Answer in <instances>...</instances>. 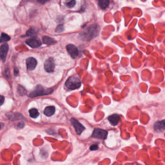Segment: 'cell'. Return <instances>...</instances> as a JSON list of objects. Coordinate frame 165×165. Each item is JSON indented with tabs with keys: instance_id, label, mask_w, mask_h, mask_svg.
Returning a JSON list of instances; mask_svg holds the SVG:
<instances>
[{
	"instance_id": "6da1fadb",
	"label": "cell",
	"mask_w": 165,
	"mask_h": 165,
	"mask_svg": "<svg viewBox=\"0 0 165 165\" xmlns=\"http://www.w3.org/2000/svg\"><path fill=\"white\" fill-rule=\"evenodd\" d=\"M100 27L96 24H92L80 34V38L83 40L89 41L98 36L100 32Z\"/></svg>"
},
{
	"instance_id": "7a4b0ae2",
	"label": "cell",
	"mask_w": 165,
	"mask_h": 165,
	"mask_svg": "<svg viewBox=\"0 0 165 165\" xmlns=\"http://www.w3.org/2000/svg\"><path fill=\"white\" fill-rule=\"evenodd\" d=\"M53 90L52 89H45L42 87V86H37L36 88L31 92L29 94V97H35L39 96H45L47 94H51L53 93Z\"/></svg>"
},
{
	"instance_id": "3957f363",
	"label": "cell",
	"mask_w": 165,
	"mask_h": 165,
	"mask_svg": "<svg viewBox=\"0 0 165 165\" xmlns=\"http://www.w3.org/2000/svg\"><path fill=\"white\" fill-rule=\"evenodd\" d=\"M65 84L68 89L74 90L80 87L81 82L79 78L72 76L67 80Z\"/></svg>"
},
{
	"instance_id": "277c9868",
	"label": "cell",
	"mask_w": 165,
	"mask_h": 165,
	"mask_svg": "<svg viewBox=\"0 0 165 165\" xmlns=\"http://www.w3.org/2000/svg\"><path fill=\"white\" fill-rule=\"evenodd\" d=\"M108 136V132L107 131L100 128H95L93 131L92 137L93 138L101 140H105Z\"/></svg>"
},
{
	"instance_id": "5b68a950",
	"label": "cell",
	"mask_w": 165,
	"mask_h": 165,
	"mask_svg": "<svg viewBox=\"0 0 165 165\" xmlns=\"http://www.w3.org/2000/svg\"><path fill=\"white\" fill-rule=\"evenodd\" d=\"M71 122L75 129V132L78 135H80L85 130V127L77 119L74 118H72Z\"/></svg>"
},
{
	"instance_id": "8992f818",
	"label": "cell",
	"mask_w": 165,
	"mask_h": 165,
	"mask_svg": "<svg viewBox=\"0 0 165 165\" xmlns=\"http://www.w3.org/2000/svg\"><path fill=\"white\" fill-rule=\"evenodd\" d=\"M44 69L47 72L51 73L54 71L55 68L54 61L52 58L47 59L44 62Z\"/></svg>"
},
{
	"instance_id": "52a82bcc",
	"label": "cell",
	"mask_w": 165,
	"mask_h": 165,
	"mask_svg": "<svg viewBox=\"0 0 165 165\" xmlns=\"http://www.w3.org/2000/svg\"><path fill=\"white\" fill-rule=\"evenodd\" d=\"M9 50L8 45L7 43H4V44L1 45L0 48V57L1 60L3 61V62H5L6 59V57H7V54Z\"/></svg>"
},
{
	"instance_id": "ba28073f",
	"label": "cell",
	"mask_w": 165,
	"mask_h": 165,
	"mask_svg": "<svg viewBox=\"0 0 165 165\" xmlns=\"http://www.w3.org/2000/svg\"><path fill=\"white\" fill-rule=\"evenodd\" d=\"M66 48L68 53L70 54L72 58L75 59L77 57L79 54V52L76 46L74 45L69 44L67 46Z\"/></svg>"
},
{
	"instance_id": "9c48e42d",
	"label": "cell",
	"mask_w": 165,
	"mask_h": 165,
	"mask_svg": "<svg viewBox=\"0 0 165 165\" xmlns=\"http://www.w3.org/2000/svg\"><path fill=\"white\" fill-rule=\"evenodd\" d=\"M37 64V62L33 57H29L26 60L27 68L29 71H32L34 69Z\"/></svg>"
},
{
	"instance_id": "30bf717a",
	"label": "cell",
	"mask_w": 165,
	"mask_h": 165,
	"mask_svg": "<svg viewBox=\"0 0 165 165\" xmlns=\"http://www.w3.org/2000/svg\"><path fill=\"white\" fill-rule=\"evenodd\" d=\"M26 43L32 48H37L41 45V42L39 39L36 38H32L26 41Z\"/></svg>"
},
{
	"instance_id": "8fae6325",
	"label": "cell",
	"mask_w": 165,
	"mask_h": 165,
	"mask_svg": "<svg viewBox=\"0 0 165 165\" xmlns=\"http://www.w3.org/2000/svg\"><path fill=\"white\" fill-rule=\"evenodd\" d=\"M154 128L157 133H161L165 130V119L157 121L154 124Z\"/></svg>"
},
{
	"instance_id": "7c38bea8",
	"label": "cell",
	"mask_w": 165,
	"mask_h": 165,
	"mask_svg": "<svg viewBox=\"0 0 165 165\" xmlns=\"http://www.w3.org/2000/svg\"><path fill=\"white\" fill-rule=\"evenodd\" d=\"M108 120L110 122L111 125L115 126L118 124V123L119 122L120 117L119 115L114 114L109 117Z\"/></svg>"
},
{
	"instance_id": "4fadbf2b",
	"label": "cell",
	"mask_w": 165,
	"mask_h": 165,
	"mask_svg": "<svg viewBox=\"0 0 165 165\" xmlns=\"http://www.w3.org/2000/svg\"><path fill=\"white\" fill-rule=\"evenodd\" d=\"M55 113V108L54 106H49V107H46L44 109V114L46 116L50 117L52 116Z\"/></svg>"
},
{
	"instance_id": "5bb4252c",
	"label": "cell",
	"mask_w": 165,
	"mask_h": 165,
	"mask_svg": "<svg viewBox=\"0 0 165 165\" xmlns=\"http://www.w3.org/2000/svg\"><path fill=\"white\" fill-rule=\"evenodd\" d=\"M7 117L9 119L15 121V120H18L22 119L23 116L20 113H11L8 114Z\"/></svg>"
},
{
	"instance_id": "9a60e30c",
	"label": "cell",
	"mask_w": 165,
	"mask_h": 165,
	"mask_svg": "<svg viewBox=\"0 0 165 165\" xmlns=\"http://www.w3.org/2000/svg\"><path fill=\"white\" fill-rule=\"evenodd\" d=\"M42 40L44 43L47 45L54 44L56 42V41L54 39L47 36H43L42 38Z\"/></svg>"
},
{
	"instance_id": "2e32d148",
	"label": "cell",
	"mask_w": 165,
	"mask_h": 165,
	"mask_svg": "<svg viewBox=\"0 0 165 165\" xmlns=\"http://www.w3.org/2000/svg\"><path fill=\"white\" fill-rule=\"evenodd\" d=\"M29 115L32 118H37L39 116V111L36 108H32L29 110Z\"/></svg>"
},
{
	"instance_id": "e0dca14e",
	"label": "cell",
	"mask_w": 165,
	"mask_h": 165,
	"mask_svg": "<svg viewBox=\"0 0 165 165\" xmlns=\"http://www.w3.org/2000/svg\"><path fill=\"white\" fill-rule=\"evenodd\" d=\"M110 4V1L107 0H102L99 1V4L101 9H104L106 8Z\"/></svg>"
},
{
	"instance_id": "ac0fdd59",
	"label": "cell",
	"mask_w": 165,
	"mask_h": 165,
	"mask_svg": "<svg viewBox=\"0 0 165 165\" xmlns=\"http://www.w3.org/2000/svg\"><path fill=\"white\" fill-rule=\"evenodd\" d=\"M10 40V36L5 33H2L0 36V43H4Z\"/></svg>"
},
{
	"instance_id": "d6986e66",
	"label": "cell",
	"mask_w": 165,
	"mask_h": 165,
	"mask_svg": "<svg viewBox=\"0 0 165 165\" xmlns=\"http://www.w3.org/2000/svg\"><path fill=\"white\" fill-rule=\"evenodd\" d=\"M26 34L27 36H34L36 34V32L33 29H30L27 32Z\"/></svg>"
},
{
	"instance_id": "ffe728a7",
	"label": "cell",
	"mask_w": 165,
	"mask_h": 165,
	"mask_svg": "<svg viewBox=\"0 0 165 165\" xmlns=\"http://www.w3.org/2000/svg\"><path fill=\"white\" fill-rule=\"evenodd\" d=\"M18 91L21 96H24L26 93V91L22 86H20L18 87Z\"/></svg>"
},
{
	"instance_id": "44dd1931",
	"label": "cell",
	"mask_w": 165,
	"mask_h": 165,
	"mask_svg": "<svg viewBox=\"0 0 165 165\" xmlns=\"http://www.w3.org/2000/svg\"><path fill=\"white\" fill-rule=\"evenodd\" d=\"M76 1H69L68 3H67L66 6L69 8H72L74 7V6L75 5Z\"/></svg>"
},
{
	"instance_id": "7402d4cb",
	"label": "cell",
	"mask_w": 165,
	"mask_h": 165,
	"mask_svg": "<svg viewBox=\"0 0 165 165\" xmlns=\"http://www.w3.org/2000/svg\"><path fill=\"white\" fill-rule=\"evenodd\" d=\"M63 31H64V27L63 25H59L55 30V32L57 33H61Z\"/></svg>"
},
{
	"instance_id": "603a6c76",
	"label": "cell",
	"mask_w": 165,
	"mask_h": 165,
	"mask_svg": "<svg viewBox=\"0 0 165 165\" xmlns=\"http://www.w3.org/2000/svg\"><path fill=\"white\" fill-rule=\"evenodd\" d=\"M98 148L99 147L97 145H92L90 147V150L91 151H96V150H97Z\"/></svg>"
},
{
	"instance_id": "cb8c5ba5",
	"label": "cell",
	"mask_w": 165,
	"mask_h": 165,
	"mask_svg": "<svg viewBox=\"0 0 165 165\" xmlns=\"http://www.w3.org/2000/svg\"><path fill=\"white\" fill-rule=\"evenodd\" d=\"M24 125H25V124H24L23 122L20 123L18 124V125H17V128H18V129H21V128L23 127Z\"/></svg>"
},
{
	"instance_id": "d4e9b609",
	"label": "cell",
	"mask_w": 165,
	"mask_h": 165,
	"mask_svg": "<svg viewBox=\"0 0 165 165\" xmlns=\"http://www.w3.org/2000/svg\"><path fill=\"white\" fill-rule=\"evenodd\" d=\"M4 102V97L2 96H0V106L2 105Z\"/></svg>"
},
{
	"instance_id": "484cf974",
	"label": "cell",
	"mask_w": 165,
	"mask_h": 165,
	"mask_svg": "<svg viewBox=\"0 0 165 165\" xmlns=\"http://www.w3.org/2000/svg\"><path fill=\"white\" fill-rule=\"evenodd\" d=\"M18 69H15V76H17V75H18Z\"/></svg>"
}]
</instances>
